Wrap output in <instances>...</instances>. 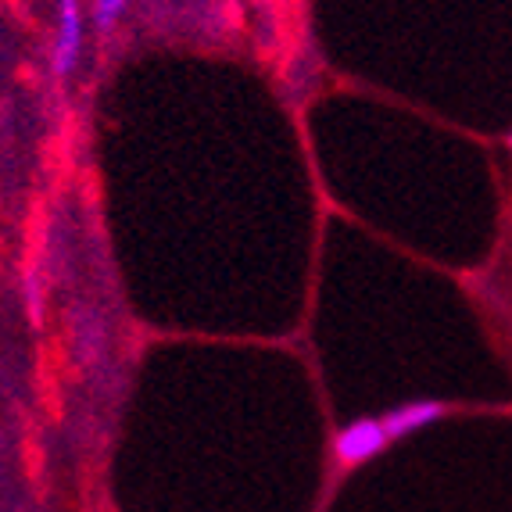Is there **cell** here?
<instances>
[{
    "mask_svg": "<svg viewBox=\"0 0 512 512\" xmlns=\"http://www.w3.org/2000/svg\"><path fill=\"white\" fill-rule=\"evenodd\" d=\"M387 444H391V437H387L384 430V419H355V423H348V427L337 434V441H333V452H337V459L344 462V466H362V462L376 459V455L384 452Z\"/></svg>",
    "mask_w": 512,
    "mask_h": 512,
    "instance_id": "obj_1",
    "label": "cell"
},
{
    "mask_svg": "<svg viewBox=\"0 0 512 512\" xmlns=\"http://www.w3.org/2000/svg\"><path fill=\"white\" fill-rule=\"evenodd\" d=\"M79 51H83V11H79V0H61L58 33H54V47H51L54 76H69L76 69Z\"/></svg>",
    "mask_w": 512,
    "mask_h": 512,
    "instance_id": "obj_2",
    "label": "cell"
},
{
    "mask_svg": "<svg viewBox=\"0 0 512 512\" xmlns=\"http://www.w3.org/2000/svg\"><path fill=\"white\" fill-rule=\"evenodd\" d=\"M444 402H405L398 405V409H391L384 416V430L391 441H398V437H409L416 434V430H427L430 423H437V419H444Z\"/></svg>",
    "mask_w": 512,
    "mask_h": 512,
    "instance_id": "obj_3",
    "label": "cell"
},
{
    "mask_svg": "<svg viewBox=\"0 0 512 512\" xmlns=\"http://www.w3.org/2000/svg\"><path fill=\"white\" fill-rule=\"evenodd\" d=\"M129 4H133V0H94V26L101 29V33H108V29L122 18V11H126Z\"/></svg>",
    "mask_w": 512,
    "mask_h": 512,
    "instance_id": "obj_4",
    "label": "cell"
},
{
    "mask_svg": "<svg viewBox=\"0 0 512 512\" xmlns=\"http://www.w3.org/2000/svg\"><path fill=\"white\" fill-rule=\"evenodd\" d=\"M509 151H512V137H509Z\"/></svg>",
    "mask_w": 512,
    "mask_h": 512,
    "instance_id": "obj_5",
    "label": "cell"
}]
</instances>
